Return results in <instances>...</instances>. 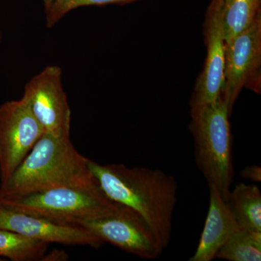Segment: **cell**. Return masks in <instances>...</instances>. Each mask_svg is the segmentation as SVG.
Instances as JSON below:
<instances>
[{
    "label": "cell",
    "instance_id": "cell-3",
    "mask_svg": "<svg viewBox=\"0 0 261 261\" xmlns=\"http://www.w3.org/2000/svg\"><path fill=\"white\" fill-rule=\"evenodd\" d=\"M190 116L197 167L208 187H216L226 201L234 175L231 114L219 97L210 104L190 108Z\"/></svg>",
    "mask_w": 261,
    "mask_h": 261
},
{
    "label": "cell",
    "instance_id": "cell-5",
    "mask_svg": "<svg viewBox=\"0 0 261 261\" xmlns=\"http://www.w3.org/2000/svg\"><path fill=\"white\" fill-rule=\"evenodd\" d=\"M221 99L230 114L243 89L261 92V13L247 29L225 44Z\"/></svg>",
    "mask_w": 261,
    "mask_h": 261
},
{
    "label": "cell",
    "instance_id": "cell-8",
    "mask_svg": "<svg viewBox=\"0 0 261 261\" xmlns=\"http://www.w3.org/2000/svg\"><path fill=\"white\" fill-rule=\"evenodd\" d=\"M44 132L23 99L0 106V180L13 174Z\"/></svg>",
    "mask_w": 261,
    "mask_h": 261
},
{
    "label": "cell",
    "instance_id": "cell-21",
    "mask_svg": "<svg viewBox=\"0 0 261 261\" xmlns=\"http://www.w3.org/2000/svg\"><path fill=\"white\" fill-rule=\"evenodd\" d=\"M4 260H5V259H3V258H2V257H0V261Z\"/></svg>",
    "mask_w": 261,
    "mask_h": 261
},
{
    "label": "cell",
    "instance_id": "cell-17",
    "mask_svg": "<svg viewBox=\"0 0 261 261\" xmlns=\"http://www.w3.org/2000/svg\"><path fill=\"white\" fill-rule=\"evenodd\" d=\"M242 177L254 182L261 181V168L258 166H247L242 170Z\"/></svg>",
    "mask_w": 261,
    "mask_h": 261
},
{
    "label": "cell",
    "instance_id": "cell-7",
    "mask_svg": "<svg viewBox=\"0 0 261 261\" xmlns=\"http://www.w3.org/2000/svg\"><path fill=\"white\" fill-rule=\"evenodd\" d=\"M62 75L61 67L47 65L25 84L22 97L44 134L56 137L70 136L71 122Z\"/></svg>",
    "mask_w": 261,
    "mask_h": 261
},
{
    "label": "cell",
    "instance_id": "cell-12",
    "mask_svg": "<svg viewBox=\"0 0 261 261\" xmlns=\"http://www.w3.org/2000/svg\"><path fill=\"white\" fill-rule=\"evenodd\" d=\"M206 13L219 20L228 44L260 14L261 0H211Z\"/></svg>",
    "mask_w": 261,
    "mask_h": 261
},
{
    "label": "cell",
    "instance_id": "cell-10",
    "mask_svg": "<svg viewBox=\"0 0 261 261\" xmlns=\"http://www.w3.org/2000/svg\"><path fill=\"white\" fill-rule=\"evenodd\" d=\"M207 56L203 69L195 82L190 108L210 104L219 99L224 83L225 42L221 23L216 17L205 13L203 23Z\"/></svg>",
    "mask_w": 261,
    "mask_h": 261
},
{
    "label": "cell",
    "instance_id": "cell-19",
    "mask_svg": "<svg viewBox=\"0 0 261 261\" xmlns=\"http://www.w3.org/2000/svg\"><path fill=\"white\" fill-rule=\"evenodd\" d=\"M43 4H44V10L47 13L49 8H50L51 4H53V0H42Z\"/></svg>",
    "mask_w": 261,
    "mask_h": 261
},
{
    "label": "cell",
    "instance_id": "cell-14",
    "mask_svg": "<svg viewBox=\"0 0 261 261\" xmlns=\"http://www.w3.org/2000/svg\"><path fill=\"white\" fill-rule=\"evenodd\" d=\"M49 244L0 228V257L13 261L42 260Z\"/></svg>",
    "mask_w": 261,
    "mask_h": 261
},
{
    "label": "cell",
    "instance_id": "cell-20",
    "mask_svg": "<svg viewBox=\"0 0 261 261\" xmlns=\"http://www.w3.org/2000/svg\"><path fill=\"white\" fill-rule=\"evenodd\" d=\"M2 40H3V35H2V33L0 32V44H1Z\"/></svg>",
    "mask_w": 261,
    "mask_h": 261
},
{
    "label": "cell",
    "instance_id": "cell-4",
    "mask_svg": "<svg viewBox=\"0 0 261 261\" xmlns=\"http://www.w3.org/2000/svg\"><path fill=\"white\" fill-rule=\"evenodd\" d=\"M117 204L105 195L97 183L91 186L56 187L10 198L0 197V205L10 210L73 225L111 214Z\"/></svg>",
    "mask_w": 261,
    "mask_h": 261
},
{
    "label": "cell",
    "instance_id": "cell-15",
    "mask_svg": "<svg viewBox=\"0 0 261 261\" xmlns=\"http://www.w3.org/2000/svg\"><path fill=\"white\" fill-rule=\"evenodd\" d=\"M216 258L229 261H260L261 232L239 228L220 249Z\"/></svg>",
    "mask_w": 261,
    "mask_h": 261
},
{
    "label": "cell",
    "instance_id": "cell-11",
    "mask_svg": "<svg viewBox=\"0 0 261 261\" xmlns=\"http://www.w3.org/2000/svg\"><path fill=\"white\" fill-rule=\"evenodd\" d=\"M210 201L197 250L190 261H211L240 226L224 197L216 187H209Z\"/></svg>",
    "mask_w": 261,
    "mask_h": 261
},
{
    "label": "cell",
    "instance_id": "cell-9",
    "mask_svg": "<svg viewBox=\"0 0 261 261\" xmlns=\"http://www.w3.org/2000/svg\"><path fill=\"white\" fill-rule=\"evenodd\" d=\"M0 228L48 244L87 245L97 248L104 243L83 226L61 224L10 210L2 205H0Z\"/></svg>",
    "mask_w": 261,
    "mask_h": 261
},
{
    "label": "cell",
    "instance_id": "cell-18",
    "mask_svg": "<svg viewBox=\"0 0 261 261\" xmlns=\"http://www.w3.org/2000/svg\"><path fill=\"white\" fill-rule=\"evenodd\" d=\"M68 255L63 250H55L50 252H46L43 256L42 260L62 261L68 260Z\"/></svg>",
    "mask_w": 261,
    "mask_h": 261
},
{
    "label": "cell",
    "instance_id": "cell-16",
    "mask_svg": "<svg viewBox=\"0 0 261 261\" xmlns=\"http://www.w3.org/2000/svg\"><path fill=\"white\" fill-rule=\"evenodd\" d=\"M140 0H53L46 13V25L53 28L72 10L86 6H103L107 5H126Z\"/></svg>",
    "mask_w": 261,
    "mask_h": 261
},
{
    "label": "cell",
    "instance_id": "cell-6",
    "mask_svg": "<svg viewBox=\"0 0 261 261\" xmlns=\"http://www.w3.org/2000/svg\"><path fill=\"white\" fill-rule=\"evenodd\" d=\"M100 239L141 258L154 260L164 247L153 229L138 212L118 203L111 214L78 222Z\"/></svg>",
    "mask_w": 261,
    "mask_h": 261
},
{
    "label": "cell",
    "instance_id": "cell-1",
    "mask_svg": "<svg viewBox=\"0 0 261 261\" xmlns=\"http://www.w3.org/2000/svg\"><path fill=\"white\" fill-rule=\"evenodd\" d=\"M87 165L105 195L138 212L166 248L171 241L177 203L178 187L174 176L160 169L102 165L89 159Z\"/></svg>",
    "mask_w": 261,
    "mask_h": 261
},
{
    "label": "cell",
    "instance_id": "cell-2",
    "mask_svg": "<svg viewBox=\"0 0 261 261\" xmlns=\"http://www.w3.org/2000/svg\"><path fill=\"white\" fill-rule=\"evenodd\" d=\"M87 159L81 154L70 136L44 134L4 185L0 197L10 198L59 187L96 185Z\"/></svg>",
    "mask_w": 261,
    "mask_h": 261
},
{
    "label": "cell",
    "instance_id": "cell-13",
    "mask_svg": "<svg viewBox=\"0 0 261 261\" xmlns=\"http://www.w3.org/2000/svg\"><path fill=\"white\" fill-rule=\"evenodd\" d=\"M226 202L240 228L261 232V192L258 187L238 184L230 190Z\"/></svg>",
    "mask_w": 261,
    "mask_h": 261
}]
</instances>
